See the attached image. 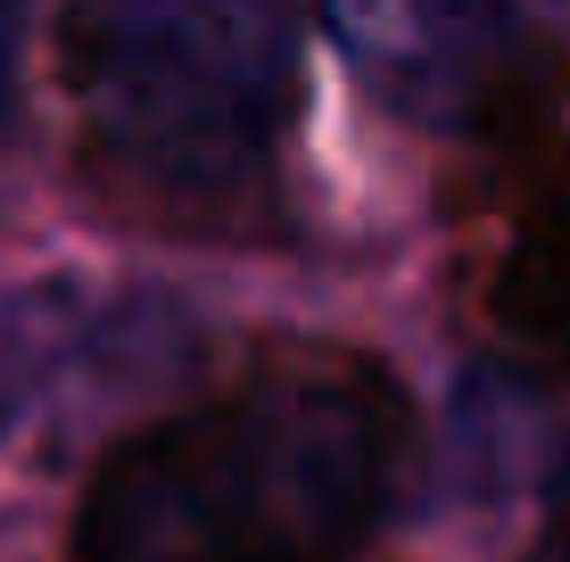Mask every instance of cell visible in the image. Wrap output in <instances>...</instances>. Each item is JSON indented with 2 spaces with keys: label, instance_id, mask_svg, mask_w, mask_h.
Listing matches in <instances>:
<instances>
[{
  "label": "cell",
  "instance_id": "obj_2",
  "mask_svg": "<svg viewBox=\"0 0 570 562\" xmlns=\"http://www.w3.org/2000/svg\"><path fill=\"white\" fill-rule=\"evenodd\" d=\"M58 91L91 207L174 240H265L306 116V33L273 9H75Z\"/></svg>",
  "mask_w": 570,
  "mask_h": 562
},
{
  "label": "cell",
  "instance_id": "obj_1",
  "mask_svg": "<svg viewBox=\"0 0 570 562\" xmlns=\"http://www.w3.org/2000/svg\"><path fill=\"white\" fill-rule=\"evenodd\" d=\"M414 480V405L364 347L282 339L91 463L67 562H356Z\"/></svg>",
  "mask_w": 570,
  "mask_h": 562
},
{
  "label": "cell",
  "instance_id": "obj_3",
  "mask_svg": "<svg viewBox=\"0 0 570 562\" xmlns=\"http://www.w3.org/2000/svg\"><path fill=\"white\" fill-rule=\"evenodd\" d=\"M471 174V315L497 347L570 373V132L529 67H488L463 100Z\"/></svg>",
  "mask_w": 570,
  "mask_h": 562
}]
</instances>
